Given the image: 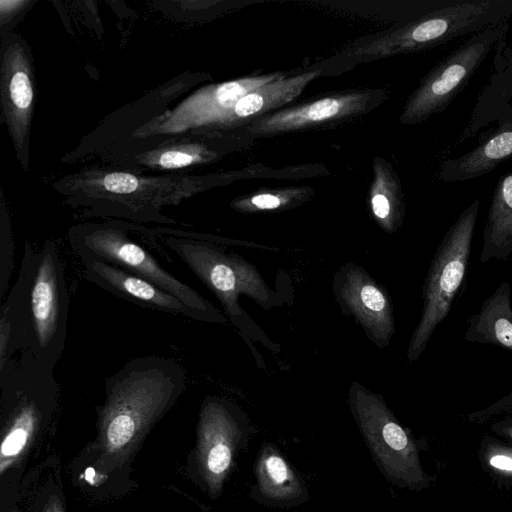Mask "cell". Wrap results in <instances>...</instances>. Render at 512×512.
I'll use <instances>...</instances> for the list:
<instances>
[{
    "instance_id": "obj_1",
    "label": "cell",
    "mask_w": 512,
    "mask_h": 512,
    "mask_svg": "<svg viewBox=\"0 0 512 512\" xmlns=\"http://www.w3.org/2000/svg\"><path fill=\"white\" fill-rule=\"evenodd\" d=\"M186 384L184 368L161 356L132 359L106 379L97 419L96 464L101 473L128 461Z\"/></svg>"
},
{
    "instance_id": "obj_2",
    "label": "cell",
    "mask_w": 512,
    "mask_h": 512,
    "mask_svg": "<svg viewBox=\"0 0 512 512\" xmlns=\"http://www.w3.org/2000/svg\"><path fill=\"white\" fill-rule=\"evenodd\" d=\"M69 294L58 248L25 245L18 277L0 307V367L29 350L55 367L67 335Z\"/></svg>"
},
{
    "instance_id": "obj_3",
    "label": "cell",
    "mask_w": 512,
    "mask_h": 512,
    "mask_svg": "<svg viewBox=\"0 0 512 512\" xmlns=\"http://www.w3.org/2000/svg\"><path fill=\"white\" fill-rule=\"evenodd\" d=\"M164 243L217 297L226 316L245 338L249 336L262 341L272 351H279V346L257 328L239 304L241 295L250 297L264 309L278 304L276 293L254 265L210 242L170 237Z\"/></svg>"
},
{
    "instance_id": "obj_4",
    "label": "cell",
    "mask_w": 512,
    "mask_h": 512,
    "mask_svg": "<svg viewBox=\"0 0 512 512\" xmlns=\"http://www.w3.org/2000/svg\"><path fill=\"white\" fill-rule=\"evenodd\" d=\"M347 404L363 441L383 477L392 485L413 492L434 482L420 460V446L377 394L358 381L348 389Z\"/></svg>"
},
{
    "instance_id": "obj_5",
    "label": "cell",
    "mask_w": 512,
    "mask_h": 512,
    "mask_svg": "<svg viewBox=\"0 0 512 512\" xmlns=\"http://www.w3.org/2000/svg\"><path fill=\"white\" fill-rule=\"evenodd\" d=\"M480 201H473L442 239L423 285V309L407 349L409 362L417 360L436 329L447 317L462 285L471 252Z\"/></svg>"
},
{
    "instance_id": "obj_6",
    "label": "cell",
    "mask_w": 512,
    "mask_h": 512,
    "mask_svg": "<svg viewBox=\"0 0 512 512\" xmlns=\"http://www.w3.org/2000/svg\"><path fill=\"white\" fill-rule=\"evenodd\" d=\"M70 244L81 259L104 261L123 268L171 293L200 312L207 323L227 325L228 320L199 292L179 280L141 244L112 227L85 228L72 232Z\"/></svg>"
},
{
    "instance_id": "obj_7",
    "label": "cell",
    "mask_w": 512,
    "mask_h": 512,
    "mask_svg": "<svg viewBox=\"0 0 512 512\" xmlns=\"http://www.w3.org/2000/svg\"><path fill=\"white\" fill-rule=\"evenodd\" d=\"M255 432L251 419L237 404L220 396L204 398L197 425L195 461L211 498L221 495L239 455L247 450Z\"/></svg>"
},
{
    "instance_id": "obj_8",
    "label": "cell",
    "mask_w": 512,
    "mask_h": 512,
    "mask_svg": "<svg viewBox=\"0 0 512 512\" xmlns=\"http://www.w3.org/2000/svg\"><path fill=\"white\" fill-rule=\"evenodd\" d=\"M508 27L507 22H503L477 32L444 58L411 97L403 114V121L421 122L445 109L466 86Z\"/></svg>"
},
{
    "instance_id": "obj_9",
    "label": "cell",
    "mask_w": 512,
    "mask_h": 512,
    "mask_svg": "<svg viewBox=\"0 0 512 512\" xmlns=\"http://www.w3.org/2000/svg\"><path fill=\"white\" fill-rule=\"evenodd\" d=\"M332 290L340 310L373 344L381 349L390 345L396 330L392 299L365 268L345 263L333 275Z\"/></svg>"
},
{
    "instance_id": "obj_10",
    "label": "cell",
    "mask_w": 512,
    "mask_h": 512,
    "mask_svg": "<svg viewBox=\"0 0 512 512\" xmlns=\"http://www.w3.org/2000/svg\"><path fill=\"white\" fill-rule=\"evenodd\" d=\"M252 472L254 482L248 496L261 506L291 509L310 500L305 478L272 442L260 446Z\"/></svg>"
},
{
    "instance_id": "obj_11",
    "label": "cell",
    "mask_w": 512,
    "mask_h": 512,
    "mask_svg": "<svg viewBox=\"0 0 512 512\" xmlns=\"http://www.w3.org/2000/svg\"><path fill=\"white\" fill-rule=\"evenodd\" d=\"M81 261L86 280L118 297L144 308L181 315L207 323L206 318L200 312L140 276L104 261L92 259Z\"/></svg>"
},
{
    "instance_id": "obj_12",
    "label": "cell",
    "mask_w": 512,
    "mask_h": 512,
    "mask_svg": "<svg viewBox=\"0 0 512 512\" xmlns=\"http://www.w3.org/2000/svg\"><path fill=\"white\" fill-rule=\"evenodd\" d=\"M512 157V121L498 129L492 136L470 152L445 160L439 178L448 183L466 181L491 172L496 166Z\"/></svg>"
},
{
    "instance_id": "obj_13",
    "label": "cell",
    "mask_w": 512,
    "mask_h": 512,
    "mask_svg": "<svg viewBox=\"0 0 512 512\" xmlns=\"http://www.w3.org/2000/svg\"><path fill=\"white\" fill-rule=\"evenodd\" d=\"M465 339L493 344L512 352L511 289L501 283L482 304L478 313L469 317Z\"/></svg>"
},
{
    "instance_id": "obj_14",
    "label": "cell",
    "mask_w": 512,
    "mask_h": 512,
    "mask_svg": "<svg viewBox=\"0 0 512 512\" xmlns=\"http://www.w3.org/2000/svg\"><path fill=\"white\" fill-rule=\"evenodd\" d=\"M362 100V95L323 98L310 104L266 116L256 122L251 130L253 132H277L297 129L354 112L362 104Z\"/></svg>"
},
{
    "instance_id": "obj_15",
    "label": "cell",
    "mask_w": 512,
    "mask_h": 512,
    "mask_svg": "<svg viewBox=\"0 0 512 512\" xmlns=\"http://www.w3.org/2000/svg\"><path fill=\"white\" fill-rule=\"evenodd\" d=\"M512 253V171L500 177L493 191L483 231L482 262L505 260Z\"/></svg>"
},
{
    "instance_id": "obj_16",
    "label": "cell",
    "mask_w": 512,
    "mask_h": 512,
    "mask_svg": "<svg viewBox=\"0 0 512 512\" xmlns=\"http://www.w3.org/2000/svg\"><path fill=\"white\" fill-rule=\"evenodd\" d=\"M320 75V71L304 72L269 82L246 96L223 116L224 120L249 119L270 109L282 106L298 97L305 87Z\"/></svg>"
},
{
    "instance_id": "obj_17",
    "label": "cell",
    "mask_w": 512,
    "mask_h": 512,
    "mask_svg": "<svg viewBox=\"0 0 512 512\" xmlns=\"http://www.w3.org/2000/svg\"><path fill=\"white\" fill-rule=\"evenodd\" d=\"M478 459L498 485L512 488V443L485 435L478 446Z\"/></svg>"
},
{
    "instance_id": "obj_18",
    "label": "cell",
    "mask_w": 512,
    "mask_h": 512,
    "mask_svg": "<svg viewBox=\"0 0 512 512\" xmlns=\"http://www.w3.org/2000/svg\"><path fill=\"white\" fill-rule=\"evenodd\" d=\"M468 418L486 427L496 438L512 443V395L470 414Z\"/></svg>"
},
{
    "instance_id": "obj_19",
    "label": "cell",
    "mask_w": 512,
    "mask_h": 512,
    "mask_svg": "<svg viewBox=\"0 0 512 512\" xmlns=\"http://www.w3.org/2000/svg\"><path fill=\"white\" fill-rule=\"evenodd\" d=\"M10 94L15 106L20 109L29 107L33 93L30 80L26 73L17 72L14 74L10 83Z\"/></svg>"
},
{
    "instance_id": "obj_20",
    "label": "cell",
    "mask_w": 512,
    "mask_h": 512,
    "mask_svg": "<svg viewBox=\"0 0 512 512\" xmlns=\"http://www.w3.org/2000/svg\"><path fill=\"white\" fill-rule=\"evenodd\" d=\"M105 188L116 194H129L138 187V180L129 173L115 172L108 174L103 180Z\"/></svg>"
},
{
    "instance_id": "obj_21",
    "label": "cell",
    "mask_w": 512,
    "mask_h": 512,
    "mask_svg": "<svg viewBox=\"0 0 512 512\" xmlns=\"http://www.w3.org/2000/svg\"><path fill=\"white\" fill-rule=\"evenodd\" d=\"M289 199L282 198L277 195L262 193L251 197L248 202L241 204L242 209L245 210H276L287 204Z\"/></svg>"
},
{
    "instance_id": "obj_22",
    "label": "cell",
    "mask_w": 512,
    "mask_h": 512,
    "mask_svg": "<svg viewBox=\"0 0 512 512\" xmlns=\"http://www.w3.org/2000/svg\"><path fill=\"white\" fill-rule=\"evenodd\" d=\"M194 158L184 152L180 151H168L165 152L159 160L160 165L163 168H180L187 166L193 162Z\"/></svg>"
},
{
    "instance_id": "obj_23",
    "label": "cell",
    "mask_w": 512,
    "mask_h": 512,
    "mask_svg": "<svg viewBox=\"0 0 512 512\" xmlns=\"http://www.w3.org/2000/svg\"><path fill=\"white\" fill-rule=\"evenodd\" d=\"M42 512H64L59 497L57 495H52L45 504Z\"/></svg>"
},
{
    "instance_id": "obj_24",
    "label": "cell",
    "mask_w": 512,
    "mask_h": 512,
    "mask_svg": "<svg viewBox=\"0 0 512 512\" xmlns=\"http://www.w3.org/2000/svg\"><path fill=\"white\" fill-rule=\"evenodd\" d=\"M14 512H16V511H14Z\"/></svg>"
}]
</instances>
